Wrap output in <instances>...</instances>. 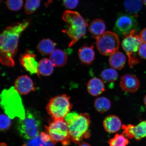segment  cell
<instances>
[{
    "mask_svg": "<svg viewBox=\"0 0 146 146\" xmlns=\"http://www.w3.org/2000/svg\"><path fill=\"white\" fill-rule=\"evenodd\" d=\"M30 24L29 20L7 27L0 36V59L2 64L6 66H14V58L18 49L20 36Z\"/></svg>",
    "mask_w": 146,
    "mask_h": 146,
    "instance_id": "6da1fadb",
    "label": "cell"
},
{
    "mask_svg": "<svg viewBox=\"0 0 146 146\" xmlns=\"http://www.w3.org/2000/svg\"><path fill=\"white\" fill-rule=\"evenodd\" d=\"M62 17L66 23V27L62 31L72 39L68 45L71 47L85 36L88 24L80 13L74 11H65Z\"/></svg>",
    "mask_w": 146,
    "mask_h": 146,
    "instance_id": "7a4b0ae2",
    "label": "cell"
},
{
    "mask_svg": "<svg viewBox=\"0 0 146 146\" xmlns=\"http://www.w3.org/2000/svg\"><path fill=\"white\" fill-rule=\"evenodd\" d=\"M1 107L11 119H24L26 112L19 94L14 87L3 90L1 95Z\"/></svg>",
    "mask_w": 146,
    "mask_h": 146,
    "instance_id": "3957f363",
    "label": "cell"
},
{
    "mask_svg": "<svg viewBox=\"0 0 146 146\" xmlns=\"http://www.w3.org/2000/svg\"><path fill=\"white\" fill-rule=\"evenodd\" d=\"M90 117L86 113H81L69 125L71 141L75 144L81 143L84 139L90 137Z\"/></svg>",
    "mask_w": 146,
    "mask_h": 146,
    "instance_id": "277c9868",
    "label": "cell"
},
{
    "mask_svg": "<svg viewBox=\"0 0 146 146\" xmlns=\"http://www.w3.org/2000/svg\"><path fill=\"white\" fill-rule=\"evenodd\" d=\"M41 125V122L38 117L30 111H27L25 118L18 120L17 129L21 137L29 140L40 134Z\"/></svg>",
    "mask_w": 146,
    "mask_h": 146,
    "instance_id": "5b68a950",
    "label": "cell"
},
{
    "mask_svg": "<svg viewBox=\"0 0 146 146\" xmlns=\"http://www.w3.org/2000/svg\"><path fill=\"white\" fill-rule=\"evenodd\" d=\"M70 98L65 94L51 98L47 105L46 110L52 120L64 119L73 107Z\"/></svg>",
    "mask_w": 146,
    "mask_h": 146,
    "instance_id": "8992f818",
    "label": "cell"
},
{
    "mask_svg": "<svg viewBox=\"0 0 146 146\" xmlns=\"http://www.w3.org/2000/svg\"><path fill=\"white\" fill-rule=\"evenodd\" d=\"M45 132L54 145L61 143L63 146L70 145L71 140L69 125L64 120H52L45 126Z\"/></svg>",
    "mask_w": 146,
    "mask_h": 146,
    "instance_id": "52a82bcc",
    "label": "cell"
},
{
    "mask_svg": "<svg viewBox=\"0 0 146 146\" xmlns=\"http://www.w3.org/2000/svg\"><path fill=\"white\" fill-rule=\"evenodd\" d=\"M135 30H133L128 35L124 37L121 45L127 54L129 66L132 67L140 62L136 55L142 41L140 36L136 34Z\"/></svg>",
    "mask_w": 146,
    "mask_h": 146,
    "instance_id": "ba28073f",
    "label": "cell"
},
{
    "mask_svg": "<svg viewBox=\"0 0 146 146\" xmlns=\"http://www.w3.org/2000/svg\"><path fill=\"white\" fill-rule=\"evenodd\" d=\"M96 39L97 48L103 55H111L117 52L119 47V39L114 33L106 32Z\"/></svg>",
    "mask_w": 146,
    "mask_h": 146,
    "instance_id": "9c48e42d",
    "label": "cell"
},
{
    "mask_svg": "<svg viewBox=\"0 0 146 146\" xmlns=\"http://www.w3.org/2000/svg\"><path fill=\"white\" fill-rule=\"evenodd\" d=\"M137 27V23L134 17L131 15L121 14L118 16L114 30L116 34L124 37Z\"/></svg>",
    "mask_w": 146,
    "mask_h": 146,
    "instance_id": "30bf717a",
    "label": "cell"
},
{
    "mask_svg": "<svg viewBox=\"0 0 146 146\" xmlns=\"http://www.w3.org/2000/svg\"><path fill=\"white\" fill-rule=\"evenodd\" d=\"M123 134L128 139H134L137 141L146 138V120L142 121L136 125H122Z\"/></svg>",
    "mask_w": 146,
    "mask_h": 146,
    "instance_id": "8fae6325",
    "label": "cell"
},
{
    "mask_svg": "<svg viewBox=\"0 0 146 146\" xmlns=\"http://www.w3.org/2000/svg\"><path fill=\"white\" fill-rule=\"evenodd\" d=\"M20 62L25 70L31 74H36L39 76L38 72V63L36 60L35 54L27 50L20 56Z\"/></svg>",
    "mask_w": 146,
    "mask_h": 146,
    "instance_id": "7c38bea8",
    "label": "cell"
},
{
    "mask_svg": "<svg viewBox=\"0 0 146 146\" xmlns=\"http://www.w3.org/2000/svg\"><path fill=\"white\" fill-rule=\"evenodd\" d=\"M14 87L21 95H26L35 90L33 82L27 75L21 76L17 78L15 82Z\"/></svg>",
    "mask_w": 146,
    "mask_h": 146,
    "instance_id": "4fadbf2b",
    "label": "cell"
},
{
    "mask_svg": "<svg viewBox=\"0 0 146 146\" xmlns=\"http://www.w3.org/2000/svg\"><path fill=\"white\" fill-rule=\"evenodd\" d=\"M120 86L122 90L129 93L136 92L140 87V82L136 76L132 74L123 75L120 79Z\"/></svg>",
    "mask_w": 146,
    "mask_h": 146,
    "instance_id": "5bb4252c",
    "label": "cell"
},
{
    "mask_svg": "<svg viewBox=\"0 0 146 146\" xmlns=\"http://www.w3.org/2000/svg\"><path fill=\"white\" fill-rule=\"evenodd\" d=\"M94 45L91 46L85 45L78 50V56L81 62L85 65L91 64L94 62L95 58L94 50Z\"/></svg>",
    "mask_w": 146,
    "mask_h": 146,
    "instance_id": "9a60e30c",
    "label": "cell"
},
{
    "mask_svg": "<svg viewBox=\"0 0 146 146\" xmlns=\"http://www.w3.org/2000/svg\"><path fill=\"white\" fill-rule=\"evenodd\" d=\"M103 123L105 130L110 133L117 132L123 125L119 118L114 115L107 116L104 120Z\"/></svg>",
    "mask_w": 146,
    "mask_h": 146,
    "instance_id": "2e32d148",
    "label": "cell"
},
{
    "mask_svg": "<svg viewBox=\"0 0 146 146\" xmlns=\"http://www.w3.org/2000/svg\"><path fill=\"white\" fill-rule=\"evenodd\" d=\"M88 91L93 96H97L105 91L103 82L99 78H94L89 81L87 85Z\"/></svg>",
    "mask_w": 146,
    "mask_h": 146,
    "instance_id": "e0dca14e",
    "label": "cell"
},
{
    "mask_svg": "<svg viewBox=\"0 0 146 146\" xmlns=\"http://www.w3.org/2000/svg\"><path fill=\"white\" fill-rule=\"evenodd\" d=\"M126 62L125 55L120 52H116L110 55L109 63L111 67L114 69L119 70L123 68Z\"/></svg>",
    "mask_w": 146,
    "mask_h": 146,
    "instance_id": "ac0fdd59",
    "label": "cell"
},
{
    "mask_svg": "<svg viewBox=\"0 0 146 146\" xmlns=\"http://www.w3.org/2000/svg\"><path fill=\"white\" fill-rule=\"evenodd\" d=\"M54 65L50 59L43 58L38 63V72L42 76H48L52 74L54 70Z\"/></svg>",
    "mask_w": 146,
    "mask_h": 146,
    "instance_id": "d6986e66",
    "label": "cell"
},
{
    "mask_svg": "<svg viewBox=\"0 0 146 146\" xmlns=\"http://www.w3.org/2000/svg\"><path fill=\"white\" fill-rule=\"evenodd\" d=\"M106 26L102 20L96 19L90 23L89 30L91 34L95 38L101 35L105 32Z\"/></svg>",
    "mask_w": 146,
    "mask_h": 146,
    "instance_id": "ffe728a7",
    "label": "cell"
},
{
    "mask_svg": "<svg viewBox=\"0 0 146 146\" xmlns=\"http://www.w3.org/2000/svg\"><path fill=\"white\" fill-rule=\"evenodd\" d=\"M50 59L54 66L57 67L63 66L67 60L66 54L63 51L59 49L54 50L50 54Z\"/></svg>",
    "mask_w": 146,
    "mask_h": 146,
    "instance_id": "44dd1931",
    "label": "cell"
},
{
    "mask_svg": "<svg viewBox=\"0 0 146 146\" xmlns=\"http://www.w3.org/2000/svg\"><path fill=\"white\" fill-rule=\"evenodd\" d=\"M56 43L48 39H43L38 43L37 49L38 51L43 55L50 54L55 50Z\"/></svg>",
    "mask_w": 146,
    "mask_h": 146,
    "instance_id": "7402d4cb",
    "label": "cell"
},
{
    "mask_svg": "<svg viewBox=\"0 0 146 146\" xmlns=\"http://www.w3.org/2000/svg\"><path fill=\"white\" fill-rule=\"evenodd\" d=\"M124 4L128 12L135 15L141 10L143 1L142 0H125Z\"/></svg>",
    "mask_w": 146,
    "mask_h": 146,
    "instance_id": "603a6c76",
    "label": "cell"
},
{
    "mask_svg": "<svg viewBox=\"0 0 146 146\" xmlns=\"http://www.w3.org/2000/svg\"><path fill=\"white\" fill-rule=\"evenodd\" d=\"M95 108L97 111L101 113L107 112L111 107L110 100L108 98L102 97L97 98L94 103Z\"/></svg>",
    "mask_w": 146,
    "mask_h": 146,
    "instance_id": "cb8c5ba5",
    "label": "cell"
},
{
    "mask_svg": "<svg viewBox=\"0 0 146 146\" xmlns=\"http://www.w3.org/2000/svg\"><path fill=\"white\" fill-rule=\"evenodd\" d=\"M102 79L106 83H113L118 79V74L117 72L113 68L105 69L101 74Z\"/></svg>",
    "mask_w": 146,
    "mask_h": 146,
    "instance_id": "d4e9b609",
    "label": "cell"
},
{
    "mask_svg": "<svg viewBox=\"0 0 146 146\" xmlns=\"http://www.w3.org/2000/svg\"><path fill=\"white\" fill-rule=\"evenodd\" d=\"M129 143L128 139L123 134H116L109 142L110 146H127Z\"/></svg>",
    "mask_w": 146,
    "mask_h": 146,
    "instance_id": "484cf974",
    "label": "cell"
},
{
    "mask_svg": "<svg viewBox=\"0 0 146 146\" xmlns=\"http://www.w3.org/2000/svg\"><path fill=\"white\" fill-rule=\"evenodd\" d=\"M41 0H26L25 5V13L31 15L34 13L39 8Z\"/></svg>",
    "mask_w": 146,
    "mask_h": 146,
    "instance_id": "4316f807",
    "label": "cell"
},
{
    "mask_svg": "<svg viewBox=\"0 0 146 146\" xmlns=\"http://www.w3.org/2000/svg\"><path fill=\"white\" fill-rule=\"evenodd\" d=\"M54 145L52 141L45 142L43 141L39 134L36 137L29 140V141L23 146H54Z\"/></svg>",
    "mask_w": 146,
    "mask_h": 146,
    "instance_id": "83f0119b",
    "label": "cell"
},
{
    "mask_svg": "<svg viewBox=\"0 0 146 146\" xmlns=\"http://www.w3.org/2000/svg\"><path fill=\"white\" fill-rule=\"evenodd\" d=\"M6 4L9 10L16 11L21 8L23 5V0H6Z\"/></svg>",
    "mask_w": 146,
    "mask_h": 146,
    "instance_id": "f1b7e54d",
    "label": "cell"
},
{
    "mask_svg": "<svg viewBox=\"0 0 146 146\" xmlns=\"http://www.w3.org/2000/svg\"><path fill=\"white\" fill-rule=\"evenodd\" d=\"M0 129L1 131L8 130L11 125V118L4 114H1L0 116Z\"/></svg>",
    "mask_w": 146,
    "mask_h": 146,
    "instance_id": "f546056e",
    "label": "cell"
},
{
    "mask_svg": "<svg viewBox=\"0 0 146 146\" xmlns=\"http://www.w3.org/2000/svg\"><path fill=\"white\" fill-rule=\"evenodd\" d=\"M64 5L66 8L69 9L75 8L79 3V0H63Z\"/></svg>",
    "mask_w": 146,
    "mask_h": 146,
    "instance_id": "4dcf8cb0",
    "label": "cell"
},
{
    "mask_svg": "<svg viewBox=\"0 0 146 146\" xmlns=\"http://www.w3.org/2000/svg\"><path fill=\"white\" fill-rule=\"evenodd\" d=\"M79 115V114L76 112L69 113L65 117L64 120L68 125H69Z\"/></svg>",
    "mask_w": 146,
    "mask_h": 146,
    "instance_id": "1f68e13d",
    "label": "cell"
},
{
    "mask_svg": "<svg viewBox=\"0 0 146 146\" xmlns=\"http://www.w3.org/2000/svg\"><path fill=\"white\" fill-rule=\"evenodd\" d=\"M138 55L143 59H146V43H142L138 50Z\"/></svg>",
    "mask_w": 146,
    "mask_h": 146,
    "instance_id": "d6a6232c",
    "label": "cell"
},
{
    "mask_svg": "<svg viewBox=\"0 0 146 146\" xmlns=\"http://www.w3.org/2000/svg\"><path fill=\"white\" fill-rule=\"evenodd\" d=\"M140 36L142 42L146 43V28L144 29L140 33Z\"/></svg>",
    "mask_w": 146,
    "mask_h": 146,
    "instance_id": "836d02e7",
    "label": "cell"
},
{
    "mask_svg": "<svg viewBox=\"0 0 146 146\" xmlns=\"http://www.w3.org/2000/svg\"><path fill=\"white\" fill-rule=\"evenodd\" d=\"M78 146H91V145L86 142H83V143L80 144Z\"/></svg>",
    "mask_w": 146,
    "mask_h": 146,
    "instance_id": "e575fe53",
    "label": "cell"
},
{
    "mask_svg": "<svg viewBox=\"0 0 146 146\" xmlns=\"http://www.w3.org/2000/svg\"><path fill=\"white\" fill-rule=\"evenodd\" d=\"M0 146H8L7 145L6 143H4V142H1V144H0Z\"/></svg>",
    "mask_w": 146,
    "mask_h": 146,
    "instance_id": "d590c367",
    "label": "cell"
},
{
    "mask_svg": "<svg viewBox=\"0 0 146 146\" xmlns=\"http://www.w3.org/2000/svg\"><path fill=\"white\" fill-rule=\"evenodd\" d=\"M143 102L144 104H145V106L146 107V95L145 96V97H144L143 99Z\"/></svg>",
    "mask_w": 146,
    "mask_h": 146,
    "instance_id": "8d00e7d4",
    "label": "cell"
},
{
    "mask_svg": "<svg viewBox=\"0 0 146 146\" xmlns=\"http://www.w3.org/2000/svg\"><path fill=\"white\" fill-rule=\"evenodd\" d=\"M143 1L146 7V0H143Z\"/></svg>",
    "mask_w": 146,
    "mask_h": 146,
    "instance_id": "74e56055",
    "label": "cell"
}]
</instances>
